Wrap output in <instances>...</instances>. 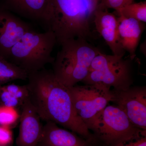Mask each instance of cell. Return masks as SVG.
I'll return each mask as SVG.
<instances>
[{
    "instance_id": "ba28073f",
    "label": "cell",
    "mask_w": 146,
    "mask_h": 146,
    "mask_svg": "<svg viewBox=\"0 0 146 146\" xmlns=\"http://www.w3.org/2000/svg\"><path fill=\"white\" fill-rule=\"evenodd\" d=\"M111 102L122 111L132 123L146 131V87L130 86L123 91L111 89Z\"/></svg>"
},
{
    "instance_id": "cb8c5ba5",
    "label": "cell",
    "mask_w": 146,
    "mask_h": 146,
    "mask_svg": "<svg viewBox=\"0 0 146 146\" xmlns=\"http://www.w3.org/2000/svg\"><path fill=\"white\" fill-rule=\"evenodd\" d=\"M0 107H1V106H0Z\"/></svg>"
},
{
    "instance_id": "6da1fadb",
    "label": "cell",
    "mask_w": 146,
    "mask_h": 146,
    "mask_svg": "<svg viewBox=\"0 0 146 146\" xmlns=\"http://www.w3.org/2000/svg\"><path fill=\"white\" fill-rule=\"evenodd\" d=\"M29 99L41 119L51 121L91 142L90 131L76 112L69 87L46 68L29 74Z\"/></svg>"
},
{
    "instance_id": "603a6c76",
    "label": "cell",
    "mask_w": 146,
    "mask_h": 146,
    "mask_svg": "<svg viewBox=\"0 0 146 146\" xmlns=\"http://www.w3.org/2000/svg\"><path fill=\"white\" fill-rule=\"evenodd\" d=\"M146 42H144L143 44H142V45H141V52L143 53L144 54H145V55H146V50H145V46H146Z\"/></svg>"
},
{
    "instance_id": "4fadbf2b",
    "label": "cell",
    "mask_w": 146,
    "mask_h": 146,
    "mask_svg": "<svg viewBox=\"0 0 146 146\" xmlns=\"http://www.w3.org/2000/svg\"><path fill=\"white\" fill-rule=\"evenodd\" d=\"M3 7L46 28L49 0H3Z\"/></svg>"
},
{
    "instance_id": "d6986e66",
    "label": "cell",
    "mask_w": 146,
    "mask_h": 146,
    "mask_svg": "<svg viewBox=\"0 0 146 146\" xmlns=\"http://www.w3.org/2000/svg\"><path fill=\"white\" fill-rule=\"evenodd\" d=\"M135 0H102L96 9L100 10L113 9L117 11L124 7L133 3Z\"/></svg>"
},
{
    "instance_id": "30bf717a",
    "label": "cell",
    "mask_w": 146,
    "mask_h": 146,
    "mask_svg": "<svg viewBox=\"0 0 146 146\" xmlns=\"http://www.w3.org/2000/svg\"><path fill=\"white\" fill-rule=\"evenodd\" d=\"M19 133L16 144L17 146H37L39 143L43 126L41 118L28 98L21 106Z\"/></svg>"
},
{
    "instance_id": "8992f818",
    "label": "cell",
    "mask_w": 146,
    "mask_h": 146,
    "mask_svg": "<svg viewBox=\"0 0 146 146\" xmlns=\"http://www.w3.org/2000/svg\"><path fill=\"white\" fill-rule=\"evenodd\" d=\"M123 56L100 52L93 59L84 84H98L116 91L126 90L132 86V60Z\"/></svg>"
},
{
    "instance_id": "8fae6325",
    "label": "cell",
    "mask_w": 146,
    "mask_h": 146,
    "mask_svg": "<svg viewBox=\"0 0 146 146\" xmlns=\"http://www.w3.org/2000/svg\"><path fill=\"white\" fill-rule=\"evenodd\" d=\"M93 23L96 29L103 37L113 54L123 56L126 52L123 48L118 31V21L115 14L108 9H96Z\"/></svg>"
},
{
    "instance_id": "ffe728a7",
    "label": "cell",
    "mask_w": 146,
    "mask_h": 146,
    "mask_svg": "<svg viewBox=\"0 0 146 146\" xmlns=\"http://www.w3.org/2000/svg\"><path fill=\"white\" fill-rule=\"evenodd\" d=\"M0 101L3 106L16 108L22 106L21 102L13 96L6 90L4 85L0 86Z\"/></svg>"
},
{
    "instance_id": "44dd1931",
    "label": "cell",
    "mask_w": 146,
    "mask_h": 146,
    "mask_svg": "<svg viewBox=\"0 0 146 146\" xmlns=\"http://www.w3.org/2000/svg\"><path fill=\"white\" fill-rule=\"evenodd\" d=\"M13 132L11 127L0 125V146H7L13 141Z\"/></svg>"
},
{
    "instance_id": "7c38bea8",
    "label": "cell",
    "mask_w": 146,
    "mask_h": 146,
    "mask_svg": "<svg viewBox=\"0 0 146 146\" xmlns=\"http://www.w3.org/2000/svg\"><path fill=\"white\" fill-rule=\"evenodd\" d=\"M37 146H92V144L72 131L60 128L55 123L46 122Z\"/></svg>"
},
{
    "instance_id": "ac0fdd59",
    "label": "cell",
    "mask_w": 146,
    "mask_h": 146,
    "mask_svg": "<svg viewBox=\"0 0 146 146\" xmlns=\"http://www.w3.org/2000/svg\"><path fill=\"white\" fill-rule=\"evenodd\" d=\"M6 90L14 98L19 101L22 105L29 98V93L27 85H20L10 84L4 85Z\"/></svg>"
},
{
    "instance_id": "2e32d148",
    "label": "cell",
    "mask_w": 146,
    "mask_h": 146,
    "mask_svg": "<svg viewBox=\"0 0 146 146\" xmlns=\"http://www.w3.org/2000/svg\"><path fill=\"white\" fill-rule=\"evenodd\" d=\"M117 16L121 15L125 18H133L140 22H146V1L131 3L116 11Z\"/></svg>"
},
{
    "instance_id": "5b68a950",
    "label": "cell",
    "mask_w": 146,
    "mask_h": 146,
    "mask_svg": "<svg viewBox=\"0 0 146 146\" xmlns=\"http://www.w3.org/2000/svg\"><path fill=\"white\" fill-rule=\"evenodd\" d=\"M93 131V143L103 146H114L146 136L130 121L116 106H107L86 125Z\"/></svg>"
},
{
    "instance_id": "9c48e42d",
    "label": "cell",
    "mask_w": 146,
    "mask_h": 146,
    "mask_svg": "<svg viewBox=\"0 0 146 146\" xmlns=\"http://www.w3.org/2000/svg\"><path fill=\"white\" fill-rule=\"evenodd\" d=\"M32 29L10 11L0 7V56L6 58L11 48Z\"/></svg>"
},
{
    "instance_id": "7402d4cb",
    "label": "cell",
    "mask_w": 146,
    "mask_h": 146,
    "mask_svg": "<svg viewBox=\"0 0 146 146\" xmlns=\"http://www.w3.org/2000/svg\"><path fill=\"white\" fill-rule=\"evenodd\" d=\"M114 146H146V136H142L134 141L121 143Z\"/></svg>"
},
{
    "instance_id": "e0dca14e",
    "label": "cell",
    "mask_w": 146,
    "mask_h": 146,
    "mask_svg": "<svg viewBox=\"0 0 146 146\" xmlns=\"http://www.w3.org/2000/svg\"><path fill=\"white\" fill-rule=\"evenodd\" d=\"M19 117L20 115L15 108L3 106L0 107V125L11 127Z\"/></svg>"
},
{
    "instance_id": "7a4b0ae2",
    "label": "cell",
    "mask_w": 146,
    "mask_h": 146,
    "mask_svg": "<svg viewBox=\"0 0 146 146\" xmlns=\"http://www.w3.org/2000/svg\"><path fill=\"white\" fill-rule=\"evenodd\" d=\"M100 0H49L46 31L61 45L70 39L94 38L91 29Z\"/></svg>"
},
{
    "instance_id": "277c9868",
    "label": "cell",
    "mask_w": 146,
    "mask_h": 146,
    "mask_svg": "<svg viewBox=\"0 0 146 146\" xmlns=\"http://www.w3.org/2000/svg\"><path fill=\"white\" fill-rule=\"evenodd\" d=\"M56 44L52 31L39 33L32 29L11 48L5 58L29 74L52 64L54 58L52 53Z\"/></svg>"
},
{
    "instance_id": "9a60e30c",
    "label": "cell",
    "mask_w": 146,
    "mask_h": 146,
    "mask_svg": "<svg viewBox=\"0 0 146 146\" xmlns=\"http://www.w3.org/2000/svg\"><path fill=\"white\" fill-rule=\"evenodd\" d=\"M29 74L25 71L0 56V86L14 80H25Z\"/></svg>"
},
{
    "instance_id": "52a82bcc",
    "label": "cell",
    "mask_w": 146,
    "mask_h": 146,
    "mask_svg": "<svg viewBox=\"0 0 146 146\" xmlns=\"http://www.w3.org/2000/svg\"><path fill=\"white\" fill-rule=\"evenodd\" d=\"M69 89L76 112L86 125L112 101L111 89L100 84L76 85Z\"/></svg>"
},
{
    "instance_id": "5bb4252c",
    "label": "cell",
    "mask_w": 146,
    "mask_h": 146,
    "mask_svg": "<svg viewBox=\"0 0 146 146\" xmlns=\"http://www.w3.org/2000/svg\"><path fill=\"white\" fill-rule=\"evenodd\" d=\"M117 16L118 31L121 44L129 57L133 60L136 56V50L145 29V23L121 15Z\"/></svg>"
},
{
    "instance_id": "3957f363",
    "label": "cell",
    "mask_w": 146,
    "mask_h": 146,
    "mask_svg": "<svg viewBox=\"0 0 146 146\" xmlns=\"http://www.w3.org/2000/svg\"><path fill=\"white\" fill-rule=\"evenodd\" d=\"M60 46L52 70L61 83L72 87L86 77L93 59L102 52L81 38L67 40Z\"/></svg>"
}]
</instances>
